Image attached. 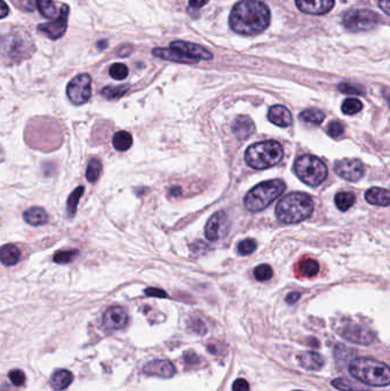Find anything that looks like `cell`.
I'll return each instance as SVG.
<instances>
[{
    "label": "cell",
    "instance_id": "cell-26",
    "mask_svg": "<svg viewBox=\"0 0 390 391\" xmlns=\"http://www.w3.org/2000/svg\"><path fill=\"white\" fill-rule=\"evenodd\" d=\"M112 144L118 151H126L133 144V137L126 131L117 132L112 139Z\"/></svg>",
    "mask_w": 390,
    "mask_h": 391
},
{
    "label": "cell",
    "instance_id": "cell-10",
    "mask_svg": "<svg viewBox=\"0 0 390 391\" xmlns=\"http://www.w3.org/2000/svg\"><path fill=\"white\" fill-rule=\"evenodd\" d=\"M230 222L227 214L223 211L214 213L207 221L205 227V236L210 241H216L227 236L229 231Z\"/></svg>",
    "mask_w": 390,
    "mask_h": 391
},
{
    "label": "cell",
    "instance_id": "cell-14",
    "mask_svg": "<svg viewBox=\"0 0 390 391\" xmlns=\"http://www.w3.org/2000/svg\"><path fill=\"white\" fill-rule=\"evenodd\" d=\"M296 4L302 13L309 15H322L331 11L335 0H296Z\"/></svg>",
    "mask_w": 390,
    "mask_h": 391
},
{
    "label": "cell",
    "instance_id": "cell-40",
    "mask_svg": "<svg viewBox=\"0 0 390 391\" xmlns=\"http://www.w3.org/2000/svg\"><path fill=\"white\" fill-rule=\"evenodd\" d=\"M256 247H258V245H256L255 240L245 239L239 242L238 246H237V251H238L239 255L246 256V255L252 254V253L256 250Z\"/></svg>",
    "mask_w": 390,
    "mask_h": 391
},
{
    "label": "cell",
    "instance_id": "cell-9",
    "mask_svg": "<svg viewBox=\"0 0 390 391\" xmlns=\"http://www.w3.org/2000/svg\"><path fill=\"white\" fill-rule=\"evenodd\" d=\"M66 95L76 106L86 103L92 96V78L87 74L78 75L68 84Z\"/></svg>",
    "mask_w": 390,
    "mask_h": 391
},
{
    "label": "cell",
    "instance_id": "cell-28",
    "mask_svg": "<svg viewBox=\"0 0 390 391\" xmlns=\"http://www.w3.org/2000/svg\"><path fill=\"white\" fill-rule=\"evenodd\" d=\"M36 4L42 16L51 18V20L59 16L58 9H56L55 5L52 0H36Z\"/></svg>",
    "mask_w": 390,
    "mask_h": 391
},
{
    "label": "cell",
    "instance_id": "cell-37",
    "mask_svg": "<svg viewBox=\"0 0 390 391\" xmlns=\"http://www.w3.org/2000/svg\"><path fill=\"white\" fill-rule=\"evenodd\" d=\"M109 74L113 79L124 80L128 76V68L123 63H115L110 66Z\"/></svg>",
    "mask_w": 390,
    "mask_h": 391
},
{
    "label": "cell",
    "instance_id": "cell-49",
    "mask_svg": "<svg viewBox=\"0 0 390 391\" xmlns=\"http://www.w3.org/2000/svg\"><path fill=\"white\" fill-rule=\"evenodd\" d=\"M389 2L390 0H379V6L384 13H386V15H389V7H390Z\"/></svg>",
    "mask_w": 390,
    "mask_h": 391
},
{
    "label": "cell",
    "instance_id": "cell-42",
    "mask_svg": "<svg viewBox=\"0 0 390 391\" xmlns=\"http://www.w3.org/2000/svg\"><path fill=\"white\" fill-rule=\"evenodd\" d=\"M8 378L12 381V383L16 387H20V385H23L26 382V375L20 370H13L8 373Z\"/></svg>",
    "mask_w": 390,
    "mask_h": 391
},
{
    "label": "cell",
    "instance_id": "cell-34",
    "mask_svg": "<svg viewBox=\"0 0 390 391\" xmlns=\"http://www.w3.org/2000/svg\"><path fill=\"white\" fill-rule=\"evenodd\" d=\"M102 172V164L99 159L94 158L89 161L86 170V179L89 182H96Z\"/></svg>",
    "mask_w": 390,
    "mask_h": 391
},
{
    "label": "cell",
    "instance_id": "cell-1",
    "mask_svg": "<svg viewBox=\"0 0 390 391\" xmlns=\"http://www.w3.org/2000/svg\"><path fill=\"white\" fill-rule=\"evenodd\" d=\"M229 25L239 35H259L270 25V11L260 0H241L232 8Z\"/></svg>",
    "mask_w": 390,
    "mask_h": 391
},
{
    "label": "cell",
    "instance_id": "cell-11",
    "mask_svg": "<svg viewBox=\"0 0 390 391\" xmlns=\"http://www.w3.org/2000/svg\"><path fill=\"white\" fill-rule=\"evenodd\" d=\"M334 172L346 181L356 182L363 178L365 169L364 165L358 159H342L335 163Z\"/></svg>",
    "mask_w": 390,
    "mask_h": 391
},
{
    "label": "cell",
    "instance_id": "cell-44",
    "mask_svg": "<svg viewBox=\"0 0 390 391\" xmlns=\"http://www.w3.org/2000/svg\"><path fill=\"white\" fill-rule=\"evenodd\" d=\"M144 293L148 295V297H154V298H167V294H166L165 290L159 289V288H155V287H150L147 288L144 290Z\"/></svg>",
    "mask_w": 390,
    "mask_h": 391
},
{
    "label": "cell",
    "instance_id": "cell-41",
    "mask_svg": "<svg viewBox=\"0 0 390 391\" xmlns=\"http://www.w3.org/2000/svg\"><path fill=\"white\" fill-rule=\"evenodd\" d=\"M345 133V128L342 126V124L339 121H331L327 126V134H329L331 137H334V139H337L340 137L342 134Z\"/></svg>",
    "mask_w": 390,
    "mask_h": 391
},
{
    "label": "cell",
    "instance_id": "cell-35",
    "mask_svg": "<svg viewBox=\"0 0 390 391\" xmlns=\"http://www.w3.org/2000/svg\"><path fill=\"white\" fill-rule=\"evenodd\" d=\"M79 255L78 250H69V251H60L54 255V262L59 264H68L77 259Z\"/></svg>",
    "mask_w": 390,
    "mask_h": 391
},
{
    "label": "cell",
    "instance_id": "cell-36",
    "mask_svg": "<svg viewBox=\"0 0 390 391\" xmlns=\"http://www.w3.org/2000/svg\"><path fill=\"white\" fill-rule=\"evenodd\" d=\"M361 109H363V104L357 99H347L342 103L341 107L342 112L348 114V116L359 112Z\"/></svg>",
    "mask_w": 390,
    "mask_h": 391
},
{
    "label": "cell",
    "instance_id": "cell-16",
    "mask_svg": "<svg viewBox=\"0 0 390 391\" xmlns=\"http://www.w3.org/2000/svg\"><path fill=\"white\" fill-rule=\"evenodd\" d=\"M152 54L155 56L159 57V59H163L166 61H170V62H177V63H185V64H194L198 63L199 61L192 59V57L188 56L187 54H184L182 51H180L175 47L169 46L168 48H155L152 51Z\"/></svg>",
    "mask_w": 390,
    "mask_h": 391
},
{
    "label": "cell",
    "instance_id": "cell-4",
    "mask_svg": "<svg viewBox=\"0 0 390 391\" xmlns=\"http://www.w3.org/2000/svg\"><path fill=\"white\" fill-rule=\"evenodd\" d=\"M284 150L280 143L264 141L254 143L245 152L246 164L255 169H267L276 166L283 159Z\"/></svg>",
    "mask_w": 390,
    "mask_h": 391
},
{
    "label": "cell",
    "instance_id": "cell-21",
    "mask_svg": "<svg viewBox=\"0 0 390 391\" xmlns=\"http://www.w3.org/2000/svg\"><path fill=\"white\" fill-rule=\"evenodd\" d=\"M299 361L304 370L308 371H320L324 366L325 360L323 357L315 351H304L299 356Z\"/></svg>",
    "mask_w": 390,
    "mask_h": 391
},
{
    "label": "cell",
    "instance_id": "cell-20",
    "mask_svg": "<svg viewBox=\"0 0 390 391\" xmlns=\"http://www.w3.org/2000/svg\"><path fill=\"white\" fill-rule=\"evenodd\" d=\"M254 131V124L249 116H238L232 124V132L237 139H247Z\"/></svg>",
    "mask_w": 390,
    "mask_h": 391
},
{
    "label": "cell",
    "instance_id": "cell-23",
    "mask_svg": "<svg viewBox=\"0 0 390 391\" xmlns=\"http://www.w3.org/2000/svg\"><path fill=\"white\" fill-rule=\"evenodd\" d=\"M23 218L30 226H44L48 221V215L44 208L41 207H31L27 209L23 214Z\"/></svg>",
    "mask_w": 390,
    "mask_h": 391
},
{
    "label": "cell",
    "instance_id": "cell-47",
    "mask_svg": "<svg viewBox=\"0 0 390 391\" xmlns=\"http://www.w3.org/2000/svg\"><path fill=\"white\" fill-rule=\"evenodd\" d=\"M9 14V8L4 0H0V18L6 17Z\"/></svg>",
    "mask_w": 390,
    "mask_h": 391
},
{
    "label": "cell",
    "instance_id": "cell-5",
    "mask_svg": "<svg viewBox=\"0 0 390 391\" xmlns=\"http://www.w3.org/2000/svg\"><path fill=\"white\" fill-rule=\"evenodd\" d=\"M286 185L282 180H269L251 189L244 198V205L247 211L260 212L273 204L279 196H282Z\"/></svg>",
    "mask_w": 390,
    "mask_h": 391
},
{
    "label": "cell",
    "instance_id": "cell-31",
    "mask_svg": "<svg viewBox=\"0 0 390 391\" xmlns=\"http://www.w3.org/2000/svg\"><path fill=\"white\" fill-rule=\"evenodd\" d=\"M332 385L337 390L341 391H369L363 385H359L358 383L351 382L350 380L346 378H337L332 381Z\"/></svg>",
    "mask_w": 390,
    "mask_h": 391
},
{
    "label": "cell",
    "instance_id": "cell-32",
    "mask_svg": "<svg viewBox=\"0 0 390 391\" xmlns=\"http://www.w3.org/2000/svg\"><path fill=\"white\" fill-rule=\"evenodd\" d=\"M130 89V86L128 85H121V86H107L102 89V96L106 97L108 100H115V99H119L123 95H125L127 93V90Z\"/></svg>",
    "mask_w": 390,
    "mask_h": 391
},
{
    "label": "cell",
    "instance_id": "cell-38",
    "mask_svg": "<svg viewBox=\"0 0 390 391\" xmlns=\"http://www.w3.org/2000/svg\"><path fill=\"white\" fill-rule=\"evenodd\" d=\"M274 271L271 269V266L268 264H261L256 266L254 270V277L259 281H267L271 277H273Z\"/></svg>",
    "mask_w": 390,
    "mask_h": 391
},
{
    "label": "cell",
    "instance_id": "cell-33",
    "mask_svg": "<svg viewBox=\"0 0 390 391\" xmlns=\"http://www.w3.org/2000/svg\"><path fill=\"white\" fill-rule=\"evenodd\" d=\"M299 271H300L301 276H306V277H315L320 271V265L318 262L315 260L308 259L302 261L299 264Z\"/></svg>",
    "mask_w": 390,
    "mask_h": 391
},
{
    "label": "cell",
    "instance_id": "cell-45",
    "mask_svg": "<svg viewBox=\"0 0 390 391\" xmlns=\"http://www.w3.org/2000/svg\"><path fill=\"white\" fill-rule=\"evenodd\" d=\"M184 360L187 365H198L199 357L193 351H187L184 354Z\"/></svg>",
    "mask_w": 390,
    "mask_h": 391
},
{
    "label": "cell",
    "instance_id": "cell-43",
    "mask_svg": "<svg viewBox=\"0 0 390 391\" xmlns=\"http://www.w3.org/2000/svg\"><path fill=\"white\" fill-rule=\"evenodd\" d=\"M232 391H250V384L244 379H237L232 384Z\"/></svg>",
    "mask_w": 390,
    "mask_h": 391
},
{
    "label": "cell",
    "instance_id": "cell-13",
    "mask_svg": "<svg viewBox=\"0 0 390 391\" xmlns=\"http://www.w3.org/2000/svg\"><path fill=\"white\" fill-rule=\"evenodd\" d=\"M103 325L108 330H121L128 323L127 311L123 307H111L103 314Z\"/></svg>",
    "mask_w": 390,
    "mask_h": 391
},
{
    "label": "cell",
    "instance_id": "cell-25",
    "mask_svg": "<svg viewBox=\"0 0 390 391\" xmlns=\"http://www.w3.org/2000/svg\"><path fill=\"white\" fill-rule=\"evenodd\" d=\"M21 252L15 245L7 244L0 249V261L5 265H14L20 261Z\"/></svg>",
    "mask_w": 390,
    "mask_h": 391
},
{
    "label": "cell",
    "instance_id": "cell-48",
    "mask_svg": "<svg viewBox=\"0 0 390 391\" xmlns=\"http://www.w3.org/2000/svg\"><path fill=\"white\" fill-rule=\"evenodd\" d=\"M300 297H301L300 293H298V292H292V293H289V294L287 295V297H286V302H287L288 304H294V303H296V302L298 301L299 299H300Z\"/></svg>",
    "mask_w": 390,
    "mask_h": 391
},
{
    "label": "cell",
    "instance_id": "cell-19",
    "mask_svg": "<svg viewBox=\"0 0 390 391\" xmlns=\"http://www.w3.org/2000/svg\"><path fill=\"white\" fill-rule=\"evenodd\" d=\"M268 119L279 127H287L292 124V114L287 108L283 106H274L269 109Z\"/></svg>",
    "mask_w": 390,
    "mask_h": 391
},
{
    "label": "cell",
    "instance_id": "cell-7",
    "mask_svg": "<svg viewBox=\"0 0 390 391\" xmlns=\"http://www.w3.org/2000/svg\"><path fill=\"white\" fill-rule=\"evenodd\" d=\"M32 44L21 33H7L0 36V56L6 63H17L30 55Z\"/></svg>",
    "mask_w": 390,
    "mask_h": 391
},
{
    "label": "cell",
    "instance_id": "cell-17",
    "mask_svg": "<svg viewBox=\"0 0 390 391\" xmlns=\"http://www.w3.org/2000/svg\"><path fill=\"white\" fill-rule=\"evenodd\" d=\"M341 334L348 341L357 345H371L373 342L372 332L358 325L346 326Z\"/></svg>",
    "mask_w": 390,
    "mask_h": 391
},
{
    "label": "cell",
    "instance_id": "cell-46",
    "mask_svg": "<svg viewBox=\"0 0 390 391\" xmlns=\"http://www.w3.org/2000/svg\"><path fill=\"white\" fill-rule=\"evenodd\" d=\"M208 3V0H189V8L192 11H198Z\"/></svg>",
    "mask_w": 390,
    "mask_h": 391
},
{
    "label": "cell",
    "instance_id": "cell-22",
    "mask_svg": "<svg viewBox=\"0 0 390 391\" xmlns=\"http://www.w3.org/2000/svg\"><path fill=\"white\" fill-rule=\"evenodd\" d=\"M366 202L377 205V206L387 207L390 204V193L388 189L382 188H371L365 193Z\"/></svg>",
    "mask_w": 390,
    "mask_h": 391
},
{
    "label": "cell",
    "instance_id": "cell-15",
    "mask_svg": "<svg viewBox=\"0 0 390 391\" xmlns=\"http://www.w3.org/2000/svg\"><path fill=\"white\" fill-rule=\"evenodd\" d=\"M143 373L151 376L169 379L177 373V369H175L173 363H170L169 360L155 359L149 361V363L143 367Z\"/></svg>",
    "mask_w": 390,
    "mask_h": 391
},
{
    "label": "cell",
    "instance_id": "cell-8",
    "mask_svg": "<svg viewBox=\"0 0 390 391\" xmlns=\"http://www.w3.org/2000/svg\"><path fill=\"white\" fill-rule=\"evenodd\" d=\"M379 15L369 9H356L350 11L344 16L342 25L353 32L370 31L378 26Z\"/></svg>",
    "mask_w": 390,
    "mask_h": 391
},
{
    "label": "cell",
    "instance_id": "cell-50",
    "mask_svg": "<svg viewBox=\"0 0 390 391\" xmlns=\"http://www.w3.org/2000/svg\"><path fill=\"white\" fill-rule=\"evenodd\" d=\"M131 52H132V47L126 45V46H123L121 48H120L119 51H118V55H120V56H127V55H130Z\"/></svg>",
    "mask_w": 390,
    "mask_h": 391
},
{
    "label": "cell",
    "instance_id": "cell-27",
    "mask_svg": "<svg viewBox=\"0 0 390 391\" xmlns=\"http://www.w3.org/2000/svg\"><path fill=\"white\" fill-rule=\"evenodd\" d=\"M356 202V197L354 193L351 192H339L336 193L334 198V203L336 207L342 212L348 211V209L353 206Z\"/></svg>",
    "mask_w": 390,
    "mask_h": 391
},
{
    "label": "cell",
    "instance_id": "cell-24",
    "mask_svg": "<svg viewBox=\"0 0 390 391\" xmlns=\"http://www.w3.org/2000/svg\"><path fill=\"white\" fill-rule=\"evenodd\" d=\"M74 375L70 371L66 370H58L54 372V374L52 375L51 379V385L52 388L55 390H63L68 388L69 385L72 383Z\"/></svg>",
    "mask_w": 390,
    "mask_h": 391
},
{
    "label": "cell",
    "instance_id": "cell-12",
    "mask_svg": "<svg viewBox=\"0 0 390 391\" xmlns=\"http://www.w3.org/2000/svg\"><path fill=\"white\" fill-rule=\"evenodd\" d=\"M68 15H69V7L64 5L61 9L60 16L58 20L50 23H42L38 26V31L44 33L51 39H59L64 35L68 28Z\"/></svg>",
    "mask_w": 390,
    "mask_h": 391
},
{
    "label": "cell",
    "instance_id": "cell-18",
    "mask_svg": "<svg viewBox=\"0 0 390 391\" xmlns=\"http://www.w3.org/2000/svg\"><path fill=\"white\" fill-rule=\"evenodd\" d=\"M169 46L182 51L184 54H187L188 56L192 57V59L197 61H201V60L208 61L213 59V55L211 52L207 51L206 48H204V47L201 45L191 44V42H185V41H173Z\"/></svg>",
    "mask_w": 390,
    "mask_h": 391
},
{
    "label": "cell",
    "instance_id": "cell-29",
    "mask_svg": "<svg viewBox=\"0 0 390 391\" xmlns=\"http://www.w3.org/2000/svg\"><path fill=\"white\" fill-rule=\"evenodd\" d=\"M300 118L303 121L311 124V125H321L324 121L325 114L323 111L318 110V109H308V110L301 112Z\"/></svg>",
    "mask_w": 390,
    "mask_h": 391
},
{
    "label": "cell",
    "instance_id": "cell-2",
    "mask_svg": "<svg viewBox=\"0 0 390 391\" xmlns=\"http://www.w3.org/2000/svg\"><path fill=\"white\" fill-rule=\"evenodd\" d=\"M313 202L310 196L303 192H292L285 196L275 208L276 216L283 223H299L312 214Z\"/></svg>",
    "mask_w": 390,
    "mask_h": 391
},
{
    "label": "cell",
    "instance_id": "cell-6",
    "mask_svg": "<svg viewBox=\"0 0 390 391\" xmlns=\"http://www.w3.org/2000/svg\"><path fill=\"white\" fill-rule=\"evenodd\" d=\"M294 173L303 183L310 185V187H317L325 181L327 167L317 157L303 155L299 157L294 163Z\"/></svg>",
    "mask_w": 390,
    "mask_h": 391
},
{
    "label": "cell",
    "instance_id": "cell-39",
    "mask_svg": "<svg viewBox=\"0 0 390 391\" xmlns=\"http://www.w3.org/2000/svg\"><path fill=\"white\" fill-rule=\"evenodd\" d=\"M339 90L344 94L348 95H363L365 93V89L359 85H354L350 83H341L339 84Z\"/></svg>",
    "mask_w": 390,
    "mask_h": 391
},
{
    "label": "cell",
    "instance_id": "cell-30",
    "mask_svg": "<svg viewBox=\"0 0 390 391\" xmlns=\"http://www.w3.org/2000/svg\"><path fill=\"white\" fill-rule=\"evenodd\" d=\"M84 193V187H78L77 189L75 190V191L71 192V194L69 196L68 198V205H66V213H68V216L69 217H74L76 212H77V206H78V203L80 198H82V196Z\"/></svg>",
    "mask_w": 390,
    "mask_h": 391
},
{
    "label": "cell",
    "instance_id": "cell-3",
    "mask_svg": "<svg viewBox=\"0 0 390 391\" xmlns=\"http://www.w3.org/2000/svg\"><path fill=\"white\" fill-rule=\"evenodd\" d=\"M349 373L356 380L372 387H387L390 382L389 367L373 358L359 357L351 361Z\"/></svg>",
    "mask_w": 390,
    "mask_h": 391
},
{
    "label": "cell",
    "instance_id": "cell-51",
    "mask_svg": "<svg viewBox=\"0 0 390 391\" xmlns=\"http://www.w3.org/2000/svg\"><path fill=\"white\" fill-rule=\"evenodd\" d=\"M294 391H301V390H294Z\"/></svg>",
    "mask_w": 390,
    "mask_h": 391
}]
</instances>
